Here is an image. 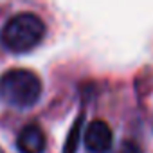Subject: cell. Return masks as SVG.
Instances as JSON below:
<instances>
[{
  "mask_svg": "<svg viewBox=\"0 0 153 153\" xmlns=\"http://www.w3.org/2000/svg\"><path fill=\"white\" fill-rule=\"evenodd\" d=\"M42 96L40 78L27 68H11L0 76V99L16 108L36 105Z\"/></svg>",
  "mask_w": 153,
  "mask_h": 153,
  "instance_id": "obj_1",
  "label": "cell"
},
{
  "mask_svg": "<svg viewBox=\"0 0 153 153\" xmlns=\"http://www.w3.org/2000/svg\"><path fill=\"white\" fill-rule=\"evenodd\" d=\"M45 36V24L33 13H20L7 20L2 29V43L13 52H27L34 49Z\"/></svg>",
  "mask_w": 153,
  "mask_h": 153,
  "instance_id": "obj_2",
  "label": "cell"
},
{
  "mask_svg": "<svg viewBox=\"0 0 153 153\" xmlns=\"http://www.w3.org/2000/svg\"><path fill=\"white\" fill-rule=\"evenodd\" d=\"M83 140H85V148L90 153H108L112 148L114 135H112L110 126L105 121L97 119L87 126Z\"/></svg>",
  "mask_w": 153,
  "mask_h": 153,
  "instance_id": "obj_3",
  "label": "cell"
},
{
  "mask_svg": "<svg viewBox=\"0 0 153 153\" xmlns=\"http://www.w3.org/2000/svg\"><path fill=\"white\" fill-rule=\"evenodd\" d=\"M16 146L22 153H43V149L47 146V139H45L43 130L38 124H27L18 133Z\"/></svg>",
  "mask_w": 153,
  "mask_h": 153,
  "instance_id": "obj_4",
  "label": "cell"
},
{
  "mask_svg": "<svg viewBox=\"0 0 153 153\" xmlns=\"http://www.w3.org/2000/svg\"><path fill=\"white\" fill-rule=\"evenodd\" d=\"M81 124H83V117H79L78 121L74 123L70 133H68V140L63 148V153H76V148H78L79 142V131H81Z\"/></svg>",
  "mask_w": 153,
  "mask_h": 153,
  "instance_id": "obj_5",
  "label": "cell"
},
{
  "mask_svg": "<svg viewBox=\"0 0 153 153\" xmlns=\"http://www.w3.org/2000/svg\"><path fill=\"white\" fill-rule=\"evenodd\" d=\"M117 153H142V151H140V148H139L135 142L126 140V142H123V144H121V148H119V151H117Z\"/></svg>",
  "mask_w": 153,
  "mask_h": 153,
  "instance_id": "obj_6",
  "label": "cell"
}]
</instances>
